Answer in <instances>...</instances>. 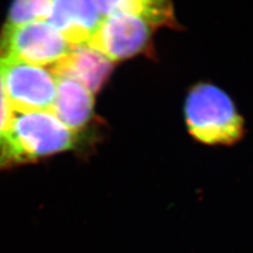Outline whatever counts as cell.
<instances>
[{"mask_svg": "<svg viewBox=\"0 0 253 253\" xmlns=\"http://www.w3.org/2000/svg\"><path fill=\"white\" fill-rule=\"evenodd\" d=\"M75 147V132L51 112H13L0 149V171Z\"/></svg>", "mask_w": 253, "mask_h": 253, "instance_id": "6da1fadb", "label": "cell"}, {"mask_svg": "<svg viewBox=\"0 0 253 253\" xmlns=\"http://www.w3.org/2000/svg\"><path fill=\"white\" fill-rule=\"evenodd\" d=\"M184 113L188 132L202 144L229 146L244 136L242 115L231 97L215 84L193 85L187 94Z\"/></svg>", "mask_w": 253, "mask_h": 253, "instance_id": "7a4b0ae2", "label": "cell"}, {"mask_svg": "<svg viewBox=\"0 0 253 253\" xmlns=\"http://www.w3.org/2000/svg\"><path fill=\"white\" fill-rule=\"evenodd\" d=\"M0 74L13 112L52 113L57 81L50 70L0 56Z\"/></svg>", "mask_w": 253, "mask_h": 253, "instance_id": "3957f363", "label": "cell"}, {"mask_svg": "<svg viewBox=\"0 0 253 253\" xmlns=\"http://www.w3.org/2000/svg\"><path fill=\"white\" fill-rule=\"evenodd\" d=\"M156 27L131 13L105 16L89 45L112 62L129 59L150 50Z\"/></svg>", "mask_w": 253, "mask_h": 253, "instance_id": "277c9868", "label": "cell"}, {"mask_svg": "<svg viewBox=\"0 0 253 253\" xmlns=\"http://www.w3.org/2000/svg\"><path fill=\"white\" fill-rule=\"evenodd\" d=\"M72 47L47 21L31 22L0 36V56L39 67L55 65Z\"/></svg>", "mask_w": 253, "mask_h": 253, "instance_id": "5b68a950", "label": "cell"}, {"mask_svg": "<svg viewBox=\"0 0 253 253\" xmlns=\"http://www.w3.org/2000/svg\"><path fill=\"white\" fill-rule=\"evenodd\" d=\"M104 19L95 0H53L47 22L72 46L86 45Z\"/></svg>", "mask_w": 253, "mask_h": 253, "instance_id": "8992f818", "label": "cell"}, {"mask_svg": "<svg viewBox=\"0 0 253 253\" xmlns=\"http://www.w3.org/2000/svg\"><path fill=\"white\" fill-rule=\"evenodd\" d=\"M113 62L89 45L73 46L66 57L50 69L56 77H67L96 93L108 79Z\"/></svg>", "mask_w": 253, "mask_h": 253, "instance_id": "52a82bcc", "label": "cell"}, {"mask_svg": "<svg viewBox=\"0 0 253 253\" xmlns=\"http://www.w3.org/2000/svg\"><path fill=\"white\" fill-rule=\"evenodd\" d=\"M56 77V76H55ZM56 96L52 113L71 131L83 129L93 114V94L67 77H56Z\"/></svg>", "mask_w": 253, "mask_h": 253, "instance_id": "ba28073f", "label": "cell"}, {"mask_svg": "<svg viewBox=\"0 0 253 253\" xmlns=\"http://www.w3.org/2000/svg\"><path fill=\"white\" fill-rule=\"evenodd\" d=\"M101 14L131 13L139 15L158 27L177 26L171 0H95Z\"/></svg>", "mask_w": 253, "mask_h": 253, "instance_id": "9c48e42d", "label": "cell"}, {"mask_svg": "<svg viewBox=\"0 0 253 253\" xmlns=\"http://www.w3.org/2000/svg\"><path fill=\"white\" fill-rule=\"evenodd\" d=\"M53 0H14L1 34L31 22L46 21Z\"/></svg>", "mask_w": 253, "mask_h": 253, "instance_id": "30bf717a", "label": "cell"}, {"mask_svg": "<svg viewBox=\"0 0 253 253\" xmlns=\"http://www.w3.org/2000/svg\"><path fill=\"white\" fill-rule=\"evenodd\" d=\"M13 111L7 101L3 82L1 74H0V149H1L3 141L6 135V132L9 130V126L11 123Z\"/></svg>", "mask_w": 253, "mask_h": 253, "instance_id": "8fae6325", "label": "cell"}]
</instances>
